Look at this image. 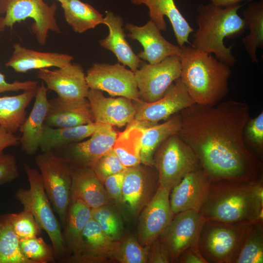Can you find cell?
<instances>
[{
  "label": "cell",
  "instance_id": "cell-2",
  "mask_svg": "<svg viewBox=\"0 0 263 263\" xmlns=\"http://www.w3.org/2000/svg\"><path fill=\"white\" fill-rule=\"evenodd\" d=\"M262 178L211 181L199 213L205 221L253 225L263 220Z\"/></svg>",
  "mask_w": 263,
  "mask_h": 263
},
{
  "label": "cell",
  "instance_id": "cell-1",
  "mask_svg": "<svg viewBox=\"0 0 263 263\" xmlns=\"http://www.w3.org/2000/svg\"><path fill=\"white\" fill-rule=\"evenodd\" d=\"M178 132L212 181H246L261 177L262 164L246 145L247 104L229 100L214 106L194 103L182 110Z\"/></svg>",
  "mask_w": 263,
  "mask_h": 263
},
{
  "label": "cell",
  "instance_id": "cell-4",
  "mask_svg": "<svg viewBox=\"0 0 263 263\" xmlns=\"http://www.w3.org/2000/svg\"><path fill=\"white\" fill-rule=\"evenodd\" d=\"M242 5L221 7L211 2L201 4L197 8L198 28L193 33L191 46L208 54H213L220 61L233 66L237 59L231 52L233 45L226 47L225 38L241 36L246 30L245 22L238 14Z\"/></svg>",
  "mask_w": 263,
  "mask_h": 263
},
{
  "label": "cell",
  "instance_id": "cell-16",
  "mask_svg": "<svg viewBox=\"0 0 263 263\" xmlns=\"http://www.w3.org/2000/svg\"><path fill=\"white\" fill-rule=\"evenodd\" d=\"M157 182L158 177L155 178L139 165L127 168L119 204L131 215L137 216L155 194Z\"/></svg>",
  "mask_w": 263,
  "mask_h": 263
},
{
  "label": "cell",
  "instance_id": "cell-43",
  "mask_svg": "<svg viewBox=\"0 0 263 263\" xmlns=\"http://www.w3.org/2000/svg\"><path fill=\"white\" fill-rule=\"evenodd\" d=\"M19 175L15 157L12 154L0 152V185L12 182Z\"/></svg>",
  "mask_w": 263,
  "mask_h": 263
},
{
  "label": "cell",
  "instance_id": "cell-32",
  "mask_svg": "<svg viewBox=\"0 0 263 263\" xmlns=\"http://www.w3.org/2000/svg\"><path fill=\"white\" fill-rule=\"evenodd\" d=\"M36 89L0 97V127L13 133L19 129L26 118V109L35 97Z\"/></svg>",
  "mask_w": 263,
  "mask_h": 263
},
{
  "label": "cell",
  "instance_id": "cell-51",
  "mask_svg": "<svg viewBox=\"0 0 263 263\" xmlns=\"http://www.w3.org/2000/svg\"><path fill=\"white\" fill-rule=\"evenodd\" d=\"M1 225V223L0 222V225Z\"/></svg>",
  "mask_w": 263,
  "mask_h": 263
},
{
  "label": "cell",
  "instance_id": "cell-27",
  "mask_svg": "<svg viewBox=\"0 0 263 263\" xmlns=\"http://www.w3.org/2000/svg\"><path fill=\"white\" fill-rule=\"evenodd\" d=\"M71 199L80 200L92 209L110 202L103 184L93 169L87 167L73 169Z\"/></svg>",
  "mask_w": 263,
  "mask_h": 263
},
{
  "label": "cell",
  "instance_id": "cell-48",
  "mask_svg": "<svg viewBox=\"0 0 263 263\" xmlns=\"http://www.w3.org/2000/svg\"><path fill=\"white\" fill-rule=\"evenodd\" d=\"M19 138L0 126V152L7 148L18 145Z\"/></svg>",
  "mask_w": 263,
  "mask_h": 263
},
{
  "label": "cell",
  "instance_id": "cell-15",
  "mask_svg": "<svg viewBox=\"0 0 263 263\" xmlns=\"http://www.w3.org/2000/svg\"><path fill=\"white\" fill-rule=\"evenodd\" d=\"M37 76L48 90L55 92L60 98L75 100L87 97L90 89L86 74L79 64L70 62L53 70L41 69L38 70Z\"/></svg>",
  "mask_w": 263,
  "mask_h": 263
},
{
  "label": "cell",
  "instance_id": "cell-47",
  "mask_svg": "<svg viewBox=\"0 0 263 263\" xmlns=\"http://www.w3.org/2000/svg\"><path fill=\"white\" fill-rule=\"evenodd\" d=\"M179 262L184 263H207V261L203 257L196 244L187 249L178 257Z\"/></svg>",
  "mask_w": 263,
  "mask_h": 263
},
{
  "label": "cell",
  "instance_id": "cell-50",
  "mask_svg": "<svg viewBox=\"0 0 263 263\" xmlns=\"http://www.w3.org/2000/svg\"><path fill=\"white\" fill-rule=\"evenodd\" d=\"M56 0L58 1L60 3H62L69 0Z\"/></svg>",
  "mask_w": 263,
  "mask_h": 263
},
{
  "label": "cell",
  "instance_id": "cell-41",
  "mask_svg": "<svg viewBox=\"0 0 263 263\" xmlns=\"http://www.w3.org/2000/svg\"><path fill=\"white\" fill-rule=\"evenodd\" d=\"M244 137L247 147H250L260 155H262L263 152V111L254 118H249L244 129Z\"/></svg>",
  "mask_w": 263,
  "mask_h": 263
},
{
  "label": "cell",
  "instance_id": "cell-40",
  "mask_svg": "<svg viewBox=\"0 0 263 263\" xmlns=\"http://www.w3.org/2000/svg\"><path fill=\"white\" fill-rule=\"evenodd\" d=\"M4 216L19 239L37 237L41 231L42 229L34 216L27 209H23L19 213H10Z\"/></svg>",
  "mask_w": 263,
  "mask_h": 263
},
{
  "label": "cell",
  "instance_id": "cell-26",
  "mask_svg": "<svg viewBox=\"0 0 263 263\" xmlns=\"http://www.w3.org/2000/svg\"><path fill=\"white\" fill-rule=\"evenodd\" d=\"M104 24L108 26L109 34L99 42L102 47L112 52L119 62L136 72L142 63L126 39L123 20L111 11L106 12Z\"/></svg>",
  "mask_w": 263,
  "mask_h": 263
},
{
  "label": "cell",
  "instance_id": "cell-34",
  "mask_svg": "<svg viewBox=\"0 0 263 263\" xmlns=\"http://www.w3.org/2000/svg\"><path fill=\"white\" fill-rule=\"evenodd\" d=\"M61 5L67 23L76 33H82L104 24L103 15L88 3L69 0Z\"/></svg>",
  "mask_w": 263,
  "mask_h": 263
},
{
  "label": "cell",
  "instance_id": "cell-21",
  "mask_svg": "<svg viewBox=\"0 0 263 263\" xmlns=\"http://www.w3.org/2000/svg\"><path fill=\"white\" fill-rule=\"evenodd\" d=\"M94 122L87 98L69 100L59 97L49 100L44 124L53 128H69Z\"/></svg>",
  "mask_w": 263,
  "mask_h": 263
},
{
  "label": "cell",
  "instance_id": "cell-20",
  "mask_svg": "<svg viewBox=\"0 0 263 263\" xmlns=\"http://www.w3.org/2000/svg\"><path fill=\"white\" fill-rule=\"evenodd\" d=\"M97 123L96 129L89 139L66 147L71 160L80 167L92 169L99 159L113 147L118 133L113 126Z\"/></svg>",
  "mask_w": 263,
  "mask_h": 263
},
{
  "label": "cell",
  "instance_id": "cell-49",
  "mask_svg": "<svg viewBox=\"0 0 263 263\" xmlns=\"http://www.w3.org/2000/svg\"><path fill=\"white\" fill-rule=\"evenodd\" d=\"M213 5L221 7H225L227 6L234 5L238 4L243 1H252L253 0H209Z\"/></svg>",
  "mask_w": 263,
  "mask_h": 263
},
{
  "label": "cell",
  "instance_id": "cell-37",
  "mask_svg": "<svg viewBox=\"0 0 263 263\" xmlns=\"http://www.w3.org/2000/svg\"><path fill=\"white\" fill-rule=\"evenodd\" d=\"M92 218L112 240L118 241L122 236L123 225L118 212L109 204L92 209Z\"/></svg>",
  "mask_w": 263,
  "mask_h": 263
},
{
  "label": "cell",
  "instance_id": "cell-42",
  "mask_svg": "<svg viewBox=\"0 0 263 263\" xmlns=\"http://www.w3.org/2000/svg\"><path fill=\"white\" fill-rule=\"evenodd\" d=\"M127 168L123 165L113 148L99 159L92 169L103 183L108 177L125 170Z\"/></svg>",
  "mask_w": 263,
  "mask_h": 263
},
{
  "label": "cell",
  "instance_id": "cell-11",
  "mask_svg": "<svg viewBox=\"0 0 263 263\" xmlns=\"http://www.w3.org/2000/svg\"><path fill=\"white\" fill-rule=\"evenodd\" d=\"M86 79L90 89L132 101L140 99L134 72L119 63H94L87 70Z\"/></svg>",
  "mask_w": 263,
  "mask_h": 263
},
{
  "label": "cell",
  "instance_id": "cell-5",
  "mask_svg": "<svg viewBox=\"0 0 263 263\" xmlns=\"http://www.w3.org/2000/svg\"><path fill=\"white\" fill-rule=\"evenodd\" d=\"M24 169L29 182V189L21 188L15 193V197L34 216L41 229L49 237L55 259L64 262L68 257L60 225L55 216L45 190L40 172L23 164Z\"/></svg>",
  "mask_w": 263,
  "mask_h": 263
},
{
  "label": "cell",
  "instance_id": "cell-22",
  "mask_svg": "<svg viewBox=\"0 0 263 263\" xmlns=\"http://www.w3.org/2000/svg\"><path fill=\"white\" fill-rule=\"evenodd\" d=\"M118 241L111 239L92 218L83 232V247L81 253L69 256L64 263H102L112 261Z\"/></svg>",
  "mask_w": 263,
  "mask_h": 263
},
{
  "label": "cell",
  "instance_id": "cell-24",
  "mask_svg": "<svg viewBox=\"0 0 263 263\" xmlns=\"http://www.w3.org/2000/svg\"><path fill=\"white\" fill-rule=\"evenodd\" d=\"M48 89L43 82L36 89L34 106L19 130L21 133L19 142L22 150L28 155L36 153L39 148L45 120L49 107Z\"/></svg>",
  "mask_w": 263,
  "mask_h": 263
},
{
  "label": "cell",
  "instance_id": "cell-17",
  "mask_svg": "<svg viewBox=\"0 0 263 263\" xmlns=\"http://www.w3.org/2000/svg\"><path fill=\"white\" fill-rule=\"evenodd\" d=\"M211 181L202 168L186 175L172 189L169 195L173 214L188 210L199 212L208 193Z\"/></svg>",
  "mask_w": 263,
  "mask_h": 263
},
{
  "label": "cell",
  "instance_id": "cell-10",
  "mask_svg": "<svg viewBox=\"0 0 263 263\" xmlns=\"http://www.w3.org/2000/svg\"><path fill=\"white\" fill-rule=\"evenodd\" d=\"M178 56L166 57L160 62L143 63L134 72L140 99L152 102L161 98L169 87L181 75Z\"/></svg>",
  "mask_w": 263,
  "mask_h": 263
},
{
  "label": "cell",
  "instance_id": "cell-23",
  "mask_svg": "<svg viewBox=\"0 0 263 263\" xmlns=\"http://www.w3.org/2000/svg\"><path fill=\"white\" fill-rule=\"evenodd\" d=\"M131 1L136 5H146L149 10L150 20L160 31L167 29L164 19L166 16L171 23L178 45L181 47L189 43V36L194 30L180 12L174 0H131Z\"/></svg>",
  "mask_w": 263,
  "mask_h": 263
},
{
  "label": "cell",
  "instance_id": "cell-30",
  "mask_svg": "<svg viewBox=\"0 0 263 263\" xmlns=\"http://www.w3.org/2000/svg\"><path fill=\"white\" fill-rule=\"evenodd\" d=\"M97 126L95 122L69 128H53L44 124L39 149L42 152L63 149L90 137Z\"/></svg>",
  "mask_w": 263,
  "mask_h": 263
},
{
  "label": "cell",
  "instance_id": "cell-13",
  "mask_svg": "<svg viewBox=\"0 0 263 263\" xmlns=\"http://www.w3.org/2000/svg\"><path fill=\"white\" fill-rule=\"evenodd\" d=\"M132 101L136 110L135 119L155 124L168 119L194 104L180 78L174 81L164 95L155 101L146 102L140 99Z\"/></svg>",
  "mask_w": 263,
  "mask_h": 263
},
{
  "label": "cell",
  "instance_id": "cell-31",
  "mask_svg": "<svg viewBox=\"0 0 263 263\" xmlns=\"http://www.w3.org/2000/svg\"><path fill=\"white\" fill-rule=\"evenodd\" d=\"M181 127L180 114L169 118L166 122L146 128L142 134L140 147L141 163L154 166L153 157L159 146L168 137L178 133Z\"/></svg>",
  "mask_w": 263,
  "mask_h": 263
},
{
  "label": "cell",
  "instance_id": "cell-45",
  "mask_svg": "<svg viewBox=\"0 0 263 263\" xmlns=\"http://www.w3.org/2000/svg\"><path fill=\"white\" fill-rule=\"evenodd\" d=\"M148 263H169L172 261L171 255L159 237L148 246Z\"/></svg>",
  "mask_w": 263,
  "mask_h": 263
},
{
  "label": "cell",
  "instance_id": "cell-19",
  "mask_svg": "<svg viewBox=\"0 0 263 263\" xmlns=\"http://www.w3.org/2000/svg\"><path fill=\"white\" fill-rule=\"evenodd\" d=\"M88 99L94 122L121 127L134 118L133 101L126 97H107L102 91L90 89Z\"/></svg>",
  "mask_w": 263,
  "mask_h": 263
},
{
  "label": "cell",
  "instance_id": "cell-8",
  "mask_svg": "<svg viewBox=\"0 0 263 263\" xmlns=\"http://www.w3.org/2000/svg\"><path fill=\"white\" fill-rule=\"evenodd\" d=\"M35 161L48 198L64 226L71 201L73 169L69 161L53 151L42 152Z\"/></svg>",
  "mask_w": 263,
  "mask_h": 263
},
{
  "label": "cell",
  "instance_id": "cell-36",
  "mask_svg": "<svg viewBox=\"0 0 263 263\" xmlns=\"http://www.w3.org/2000/svg\"><path fill=\"white\" fill-rule=\"evenodd\" d=\"M0 222V263H31L22 254L19 239L4 215Z\"/></svg>",
  "mask_w": 263,
  "mask_h": 263
},
{
  "label": "cell",
  "instance_id": "cell-38",
  "mask_svg": "<svg viewBox=\"0 0 263 263\" xmlns=\"http://www.w3.org/2000/svg\"><path fill=\"white\" fill-rule=\"evenodd\" d=\"M148 246H143L133 237L120 240L112 261L120 263H148Z\"/></svg>",
  "mask_w": 263,
  "mask_h": 263
},
{
  "label": "cell",
  "instance_id": "cell-25",
  "mask_svg": "<svg viewBox=\"0 0 263 263\" xmlns=\"http://www.w3.org/2000/svg\"><path fill=\"white\" fill-rule=\"evenodd\" d=\"M13 48L12 54L5 65L19 73L53 67H62L74 59L68 54L39 52L27 48L19 43L14 44Z\"/></svg>",
  "mask_w": 263,
  "mask_h": 263
},
{
  "label": "cell",
  "instance_id": "cell-7",
  "mask_svg": "<svg viewBox=\"0 0 263 263\" xmlns=\"http://www.w3.org/2000/svg\"><path fill=\"white\" fill-rule=\"evenodd\" d=\"M153 162L159 185L170 191L188 173L202 168L192 150L178 133L169 136L159 146Z\"/></svg>",
  "mask_w": 263,
  "mask_h": 263
},
{
  "label": "cell",
  "instance_id": "cell-12",
  "mask_svg": "<svg viewBox=\"0 0 263 263\" xmlns=\"http://www.w3.org/2000/svg\"><path fill=\"white\" fill-rule=\"evenodd\" d=\"M199 212L188 210L174 215L159 237L168 249L172 261L190 246L198 244L200 233L205 222Z\"/></svg>",
  "mask_w": 263,
  "mask_h": 263
},
{
  "label": "cell",
  "instance_id": "cell-29",
  "mask_svg": "<svg viewBox=\"0 0 263 263\" xmlns=\"http://www.w3.org/2000/svg\"><path fill=\"white\" fill-rule=\"evenodd\" d=\"M91 218L92 208L80 200L71 199L62 232L68 253L72 254L69 256H77L81 253L83 232Z\"/></svg>",
  "mask_w": 263,
  "mask_h": 263
},
{
  "label": "cell",
  "instance_id": "cell-14",
  "mask_svg": "<svg viewBox=\"0 0 263 263\" xmlns=\"http://www.w3.org/2000/svg\"><path fill=\"white\" fill-rule=\"evenodd\" d=\"M170 191L158 186L140 216L138 241L143 246H149L167 228L174 214L169 201Z\"/></svg>",
  "mask_w": 263,
  "mask_h": 263
},
{
  "label": "cell",
  "instance_id": "cell-9",
  "mask_svg": "<svg viewBox=\"0 0 263 263\" xmlns=\"http://www.w3.org/2000/svg\"><path fill=\"white\" fill-rule=\"evenodd\" d=\"M206 221L204 234L200 233L204 254L217 263H233L250 225Z\"/></svg>",
  "mask_w": 263,
  "mask_h": 263
},
{
  "label": "cell",
  "instance_id": "cell-39",
  "mask_svg": "<svg viewBox=\"0 0 263 263\" xmlns=\"http://www.w3.org/2000/svg\"><path fill=\"white\" fill-rule=\"evenodd\" d=\"M19 245L22 254L31 263L55 261L52 247L49 246L41 237L19 239Z\"/></svg>",
  "mask_w": 263,
  "mask_h": 263
},
{
  "label": "cell",
  "instance_id": "cell-44",
  "mask_svg": "<svg viewBox=\"0 0 263 263\" xmlns=\"http://www.w3.org/2000/svg\"><path fill=\"white\" fill-rule=\"evenodd\" d=\"M126 170L108 177L103 183L110 200H113L118 204L121 198Z\"/></svg>",
  "mask_w": 263,
  "mask_h": 263
},
{
  "label": "cell",
  "instance_id": "cell-28",
  "mask_svg": "<svg viewBox=\"0 0 263 263\" xmlns=\"http://www.w3.org/2000/svg\"><path fill=\"white\" fill-rule=\"evenodd\" d=\"M155 124L134 118L118 134L113 149L124 166L129 168L140 165L142 134L146 128Z\"/></svg>",
  "mask_w": 263,
  "mask_h": 263
},
{
  "label": "cell",
  "instance_id": "cell-46",
  "mask_svg": "<svg viewBox=\"0 0 263 263\" xmlns=\"http://www.w3.org/2000/svg\"><path fill=\"white\" fill-rule=\"evenodd\" d=\"M38 82L34 80L20 81L15 80L13 82H8L5 75L0 73V94L6 92L26 91L36 89Z\"/></svg>",
  "mask_w": 263,
  "mask_h": 263
},
{
  "label": "cell",
  "instance_id": "cell-33",
  "mask_svg": "<svg viewBox=\"0 0 263 263\" xmlns=\"http://www.w3.org/2000/svg\"><path fill=\"white\" fill-rule=\"evenodd\" d=\"M242 18L249 31L242 38L244 46L252 63L258 64L257 51L263 48V0L251 2L244 10Z\"/></svg>",
  "mask_w": 263,
  "mask_h": 263
},
{
  "label": "cell",
  "instance_id": "cell-35",
  "mask_svg": "<svg viewBox=\"0 0 263 263\" xmlns=\"http://www.w3.org/2000/svg\"><path fill=\"white\" fill-rule=\"evenodd\" d=\"M233 263H263V234L261 223L249 226Z\"/></svg>",
  "mask_w": 263,
  "mask_h": 263
},
{
  "label": "cell",
  "instance_id": "cell-18",
  "mask_svg": "<svg viewBox=\"0 0 263 263\" xmlns=\"http://www.w3.org/2000/svg\"><path fill=\"white\" fill-rule=\"evenodd\" d=\"M125 29L129 38L138 41L143 46V50L137 55L140 59L155 64L169 56L180 55V46L167 40L150 19L141 26L127 24Z\"/></svg>",
  "mask_w": 263,
  "mask_h": 263
},
{
  "label": "cell",
  "instance_id": "cell-3",
  "mask_svg": "<svg viewBox=\"0 0 263 263\" xmlns=\"http://www.w3.org/2000/svg\"><path fill=\"white\" fill-rule=\"evenodd\" d=\"M181 47L180 79L194 103L214 106L229 92L230 66L191 46Z\"/></svg>",
  "mask_w": 263,
  "mask_h": 263
},
{
  "label": "cell",
  "instance_id": "cell-6",
  "mask_svg": "<svg viewBox=\"0 0 263 263\" xmlns=\"http://www.w3.org/2000/svg\"><path fill=\"white\" fill-rule=\"evenodd\" d=\"M57 6L49 5L44 0H0V32L12 28L17 23L31 19V30L38 43H46L49 31L61 33L56 18Z\"/></svg>",
  "mask_w": 263,
  "mask_h": 263
}]
</instances>
